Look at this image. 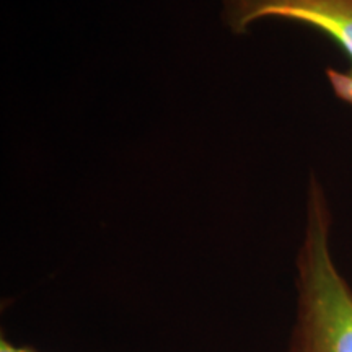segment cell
<instances>
[{
	"label": "cell",
	"instance_id": "6da1fadb",
	"mask_svg": "<svg viewBox=\"0 0 352 352\" xmlns=\"http://www.w3.org/2000/svg\"><path fill=\"white\" fill-rule=\"evenodd\" d=\"M331 228L327 192L311 176L296 258L297 305L287 352H352V287L334 263Z\"/></svg>",
	"mask_w": 352,
	"mask_h": 352
},
{
	"label": "cell",
	"instance_id": "7a4b0ae2",
	"mask_svg": "<svg viewBox=\"0 0 352 352\" xmlns=\"http://www.w3.org/2000/svg\"><path fill=\"white\" fill-rule=\"evenodd\" d=\"M264 19H280L318 30L349 59V69H328L334 95L352 104V0H226L223 20L235 34Z\"/></svg>",
	"mask_w": 352,
	"mask_h": 352
},
{
	"label": "cell",
	"instance_id": "3957f363",
	"mask_svg": "<svg viewBox=\"0 0 352 352\" xmlns=\"http://www.w3.org/2000/svg\"><path fill=\"white\" fill-rule=\"evenodd\" d=\"M0 352H36L32 347H25V346H16L10 342L6 338L0 340Z\"/></svg>",
	"mask_w": 352,
	"mask_h": 352
}]
</instances>
